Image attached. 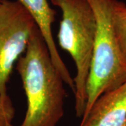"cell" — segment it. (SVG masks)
Returning <instances> with one entry per match:
<instances>
[{"label": "cell", "instance_id": "cell-6", "mask_svg": "<svg viewBox=\"0 0 126 126\" xmlns=\"http://www.w3.org/2000/svg\"><path fill=\"white\" fill-rule=\"evenodd\" d=\"M34 18L38 28L45 40L53 63L70 89L74 93V83L70 73L61 58L55 44L52 25L55 20L56 11L49 6L48 0H17Z\"/></svg>", "mask_w": 126, "mask_h": 126}, {"label": "cell", "instance_id": "cell-8", "mask_svg": "<svg viewBox=\"0 0 126 126\" xmlns=\"http://www.w3.org/2000/svg\"><path fill=\"white\" fill-rule=\"evenodd\" d=\"M16 110L8 94H0V126H13Z\"/></svg>", "mask_w": 126, "mask_h": 126}, {"label": "cell", "instance_id": "cell-5", "mask_svg": "<svg viewBox=\"0 0 126 126\" xmlns=\"http://www.w3.org/2000/svg\"><path fill=\"white\" fill-rule=\"evenodd\" d=\"M126 122V81L117 88L102 94L80 126H124Z\"/></svg>", "mask_w": 126, "mask_h": 126}, {"label": "cell", "instance_id": "cell-2", "mask_svg": "<svg viewBox=\"0 0 126 126\" xmlns=\"http://www.w3.org/2000/svg\"><path fill=\"white\" fill-rule=\"evenodd\" d=\"M62 11L58 34V43L75 63L74 79L75 111L82 117L86 109V88L92 63L97 24L94 11L88 0H50Z\"/></svg>", "mask_w": 126, "mask_h": 126}, {"label": "cell", "instance_id": "cell-3", "mask_svg": "<svg viewBox=\"0 0 126 126\" xmlns=\"http://www.w3.org/2000/svg\"><path fill=\"white\" fill-rule=\"evenodd\" d=\"M88 1L94 11L97 30L83 116L88 113L101 94L117 88L126 81V63L113 28V0Z\"/></svg>", "mask_w": 126, "mask_h": 126}, {"label": "cell", "instance_id": "cell-1", "mask_svg": "<svg viewBox=\"0 0 126 126\" xmlns=\"http://www.w3.org/2000/svg\"><path fill=\"white\" fill-rule=\"evenodd\" d=\"M16 69L27 97V109L20 126H56L64 115L67 92L45 40L36 26Z\"/></svg>", "mask_w": 126, "mask_h": 126}, {"label": "cell", "instance_id": "cell-10", "mask_svg": "<svg viewBox=\"0 0 126 126\" xmlns=\"http://www.w3.org/2000/svg\"><path fill=\"white\" fill-rule=\"evenodd\" d=\"M0 1H1V0H0Z\"/></svg>", "mask_w": 126, "mask_h": 126}, {"label": "cell", "instance_id": "cell-9", "mask_svg": "<svg viewBox=\"0 0 126 126\" xmlns=\"http://www.w3.org/2000/svg\"><path fill=\"white\" fill-rule=\"evenodd\" d=\"M126 126V124H125V126Z\"/></svg>", "mask_w": 126, "mask_h": 126}, {"label": "cell", "instance_id": "cell-7", "mask_svg": "<svg viewBox=\"0 0 126 126\" xmlns=\"http://www.w3.org/2000/svg\"><path fill=\"white\" fill-rule=\"evenodd\" d=\"M112 25L122 56L126 63V4L118 0H113Z\"/></svg>", "mask_w": 126, "mask_h": 126}, {"label": "cell", "instance_id": "cell-4", "mask_svg": "<svg viewBox=\"0 0 126 126\" xmlns=\"http://www.w3.org/2000/svg\"><path fill=\"white\" fill-rule=\"evenodd\" d=\"M36 23L19 1H0V94H7L15 63L25 52Z\"/></svg>", "mask_w": 126, "mask_h": 126}]
</instances>
